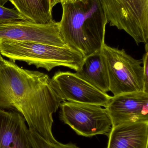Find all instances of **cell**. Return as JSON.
<instances>
[{"label":"cell","instance_id":"ba28073f","mask_svg":"<svg viewBox=\"0 0 148 148\" xmlns=\"http://www.w3.org/2000/svg\"><path fill=\"white\" fill-rule=\"evenodd\" d=\"M0 39L67 46L60 34L59 22L54 20L44 24L16 21L0 24Z\"/></svg>","mask_w":148,"mask_h":148},{"label":"cell","instance_id":"4fadbf2b","mask_svg":"<svg viewBox=\"0 0 148 148\" xmlns=\"http://www.w3.org/2000/svg\"><path fill=\"white\" fill-rule=\"evenodd\" d=\"M27 21L47 23L53 21L50 0H8Z\"/></svg>","mask_w":148,"mask_h":148},{"label":"cell","instance_id":"52a82bcc","mask_svg":"<svg viewBox=\"0 0 148 148\" xmlns=\"http://www.w3.org/2000/svg\"><path fill=\"white\" fill-rule=\"evenodd\" d=\"M50 82L63 101L95 104L105 108L112 98L71 72H56Z\"/></svg>","mask_w":148,"mask_h":148},{"label":"cell","instance_id":"d6986e66","mask_svg":"<svg viewBox=\"0 0 148 148\" xmlns=\"http://www.w3.org/2000/svg\"><path fill=\"white\" fill-rule=\"evenodd\" d=\"M3 59L1 55V53H0V60H2V59Z\"/></svg>","mask_w":148,"mask_h":148},{"label":"cell","instance_id":"9a60e30c","mask_svg":"<svg viewBox=\"0 0 148 148\" xmlns=\"http://www.w3.org/2000/svg\"><path fill=\"white\" fill-rule=\"evenodd\" d=\"M16 21H27L18 11L0 5V24Z\"/></svg>","mask_w":148,"mask_h":148},{"label":"cell","instance_id":"8992f818","mask_svg":"<svg viewBox=\"0 0 148 148\" xmlns=\"http://www.w3.org/2000/svg\"><path fill=\"white\" fill-rule=\"evenodd\" d=\"M60 108L61 121L79 135L87 137L98 135L108 136L112 123L105 108L68 101L62 102Z\"/></svg>","mask_w":148,"mask_h":148},{"label":"cell","instance_id":"8fae6325","mask_svg":"<svg viewBox=\"0 0 148 148\" xmlns=\"http://www.w3.org/2000/svg\"><path fill=\"white\" fill-rule=\"evenodd\" d=\"M108 137L107 148H148V121L116 125Z\"/></svg>","mask_w":148,"mask_h":148},{"label":"cell","instance_id":"30bf717a","mask_svg":"<svg viewBox=\"0 0 148 148\" xmlns=\"http://www.w3.org/2000/svg\"><path fill=\"white\" fill-rule=\"evenodd\" d=\"M26 123L19 112L0 109V148H32Z\"/></svg>","mask_w":148,"mask_h":148},{"label":"cell","instance_id":"ac0fdd59","mask_svg":"<svg viewBox=\"0 0 148 148\" xmlns=\"http://www.w3.org/2000/svg\"><path fill=\"white\" fill-rule=\"evenodd\" d=\"M8 0H0V5L4 6V4L8 2Z\"/></svg>","mask_w":148,"mask_h":148},{"label":"cell","instance_id":"9c48e42d","mask_svg":"<svg viewBox=\"0 0 148 148\" xmlns=\"http://www.w3.org/2000/svg\"><path fill=\"white\" fill-rule=\"evenodd\" d=\"M105 108L111 118L112 127L148 121V93L136 91L114 96Z\"/></svg>","mask_w":148,"mask_h":148},{"label":"cell","instance_id":"277c9868","mask_svg":"<svg viewBox=\"0 0 148 148\" xmlns=\"http://www.w3.org/2000/svg\"><path fill=\"white\" fill-rule=\"evenodd\" d=\"M107 65L109 91L114 96L136 91H144L142 61L136 60L124 49L105 43L101 49Z\"/></svg>","mask_w":148,"mask_h":148},{"label":"cell","instance_id":"3957f363","mask_svg":"<svg viewBox=\"0 0 148 148\" xmlns=\"http://www.w3.org/2000/svg\"><path fill=\"white\" fill-rule=\"evenodd\" d=\"M0 53L14 62H23L48 72L58 66L66 67L76 72L84 60L82 54L67 46L3 39H0Z\"/></svg>","mask_w":148,"mask_h":148},{"label":"cell","instance_id":"7a4b0ae2","mask_svg":"<svg viewBox=\"0 0 148 148\" xmlns=\"http://www.w3.org/2000/svg\"><path fill=\"white\" fill-rule=\"evenodd\" d=\"M62 6L59 30L66 46L84 58L100 51L108 23L99 0H76Z\"/></svg>","mask_w":148,"mask_h":148},{"label":"cell","instance_id":"5bb4252c","mask_svg":"<svg viewBox=\"0 0 148 148\" xmlns=\"http://www.w3.org/2000/svg\"><path fill=\"white\" fill-rule=\"evenodd\" d=\"M28 137L32 148H80L74 143L63 144L48 141L35 131L29 130Z\"/></svg>","mask_w":148,"mask_h":148},{"label":"cell","instance_id":"2e32d148","mask_svg":"<svg viewBox=\"0 0 148 148\" xmlns=\"http://www.w3.org/2000/svg\"><path fill=\"white\" fill-rule=\"evenodd\" d=\"M146 52L142 59L143 64V76L144 81V92L148 93V43L145 44Z\"/></svg>","mask_w":148,"mask_h":148},{"label":"cell","instance_id":"5b68a950","mask_svg":"<svg viewBox=\"0 0 148 148\" xmlns=\"http://www.w3.org/2000/svg\"><path fill=\"white\" fill-rule=\"evenodd\" d=\"M108 23L124 30L137 45L148 40V0H99Z\"/></svg>","mask_w":148,"mask_h":148},{"label":"cell","instance_id":"6da1fadb","mask_svg":"<svg viewBox=\"0 0 148 148\" xmlns=\"http://www.w3.org/2000/svg\"><path fill=\"white\" fill-rule=\"evenodd\" d=\"M63 101L47 74L0 60V109L19 112L29 130L48 141L57 142L52 133L53 115Z\"/></svg>","mask_w":148,"mask_h":148},{"label":"cell","instance_id":"7c38bea8","mask_svg":"<svg viewBox=\"0 0 148 148\" xmlns=\"http://www.w3.org/2000/svg\"><path fill=\"white\" fill-rule=\"evenodd\" d=\"M75 74L102 92L109 91L107 69L101 49L84 58L81 67Z\"/></svg>","mask_w":148,"mask_h":148},{"label":"cell","instance_id":"e0dca14e","mask_svg":"<svg viewBox=\"0 0 148 148\" xmlns=\"http://www.w3.org/2000/svg\"><path fill=\"white\" fill-rule=\"evenodd\" d=\"M76 0H50V8L53 10V8L58 3L63 4L73 2Z\"/></svg>","mask_w":148,"mask_h":148}]
</instances>
